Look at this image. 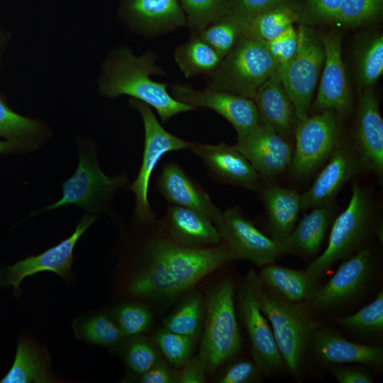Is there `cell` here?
Segmentation results:
<instances>
[{"label":"cell","mask_w":383,"mask_h":383,"mask_svg":"<svg viewBox=\"0 0 383 383\" xmlns=\"http://www.w3.org/2000/svg\"><path fill=\"white\" fill-rule=\"evenodd\" d=\"M292 0H231V11L250 20L256 15L281 6H290Z\"/></svg>","instance_id":"bcb514c9"},{"label":"cell","mask_w":383,"mask_h":383,"mask_svg":"<svg viewBox=\"0 0 383 383\" xmlns=\"http://www.w3.org/2000/svg\"><path fill=\"white\" fill-rule=\"evenodd\" d=\"M188 149L201 160L216 179L251 190L258 189L260 175L233 145L190 142Z\"/></svg>","instance_id":"e0dca14e"},{"label":"cell","mask_w":383,"mask_h":383,"mask_svg":"<svg viewBox=\"0 0 383 383\" xmlns=\"http://www.w3.org/2000/svg\"><path fill=\"white\" fill-rule=\"evenodd\" d=\"M253 290L262 313L269 321L284 365L297 374L303 365L307 346L316 328L304 301L293 302L265 285L250 270L245 277Z\"/></svg>","instance_id":"3957f363"},{"label":"cell","mask_w":383,"mask_h":383,"mask_svg":"<svg viewBox=\"0 0 383 383\" xmlns=\"http://www.w3.org/2000/svg\"><path fill=\"white\" fill-rule=\"evenodd\" d=\"M77 333L87 341L102 346H113L126 337L113 318L99 313L82 321Z\"/></svg>","instance_id":"8d00e7d4"},{"label":"cell","mask_w":383,"mask_h":383,"mask_svg":"<svg viewBox=\"0 0 383 383\" xmlns=\"http://www.w3.org/2000/svg\"><path fill=\"white\" fill-rule=\"evenodd\" d=\"M325 59L314 106L320 111L333 110L346 113L351 106V93L341 56L340 36L326 35L322 40Z\"/></svg>","instance_id":"ac0fdd59"},{"label":"cell","mask_w":383,"mask_h":383,"mask_svg":"<svg viewBox=\"0 0 383 383\" xmlns=\"http://www.w3.org/2000/svg\"><path fill=\"white\" fill-rule=\"evenodd\" d=\"M139 380L142 383H178V370L172 367L165 359H161L143 373Z\"/></svg>","instance_id":"7dc6e473"},{"label":"cell","mask_w":383,"mask_h":383,"mask_svg":"<svg viewBox=\"0 0 383 383\" xmlns=\"http://www.w3.org/2000/svg\"><path fill=\"white\" fill-rule=\"evenodd\" d=\"M196 340L164 327L157 330L153 338V342L165 360L177 370H179L192 356Z\"/></svg>","instance_id":"d590c367"},{"label":"cell","mask_w":383,"mask_h":383,"mask_svg":"<svg viewBox=\"0 0 383 383\" xmlns=\"http://www.w3.org/2000/svg\"><path fill=\"white\" fill-rule=\"evenodd\" d=\"M96 219L94 215L84 214L67 238L39 255H30L7 267L1 274V283L12 286L15 292H18L23 279L38 272L50 271L64 279L70 278L74 248Z\"/></svg>","instance_id":"7c38bea8"},{"label":"cell","mask_w":383,"mask_h":383,"mask_svg":"<svg viewBox=\"0 0 383 383\" xmlns=\"http://www.w3.org/2000/svg\"><path fill=\"white\" fill-rule=\"evenodd\" d=\"M356 139L362 161L375 173L383 171V120L372 89L367 88L359 102Z\"/></svg>","instance_id":"603a6c76"},{"label":"cell","mask_w":383,"mask_h":383,"mask_svg":"<svg viewBox=\"0 0 383 383\" xmlns=\"http://www.w3.org/2000/svg\"><path fill=\"white\" fill-rule=\"evenodd\" d=\"M261 370L253 362L248 360L230 365L218 378L220 383H250L257 380Z\"/></svg>","instance_id":"f6af8a7d"},{"label":"cell","mask_w":383,"mask_h":383,"mask_svg":"<svg viewBox=\"0 0 383 383\" xmlns=\"http://www.w3.org/2000/svg\"><path fill=\"white\" fill-rule=\"evenodd\" d=\"M250 162L260 177L273 178L290 165V145L268 125L260 123L233 145Z\"/></svg>","instance_id":"9a60e30c"},{"label":"cell","mask_w":383,"mask_h":383,"mask_svg":"<svg viewBox=\"0 0 383 383\" xmlns=\"http://www.w3.org/2000/svg\"><path fill=\"white\" fill-rule=\"evenodd\" d=\"M171 89L177 101L196 109L208 108L222 116L234 127L238 137L246 135L259 123L257 109L252 99L209 87L197 90L177 84Z\"/></svg>","instance_id":"4fadbf2b"},{"label":"cell","mask_w":383,"mask_h":383,"mask_svg":"<svg viewBox=\"0 0 383 383\" xmlns=\"http://www.w3.org/2000/svg\"><path fill=\"white\" fill-rule=\"evenodd\" d=\"M234 259L248 260L262 267L283 254L279 243L260 231L238 207L222 211L214 223Z\"/></svg>","instance_id":"8fae6325"},{"label":"cell","mask_w":383,"mask_h":383,"mask_svg":"<svg viewBox=\"0 0 383 383\" xmlns=\"http://www.w3.org/2000/svg\"><path fill=\"white\" fill-rule=\"evenodd\" d=\"M113 320L125 336L140 335L147 331L152 321V314L145 305L126 303L113 312Z\"/></svg>","instance_id":"f35d334b"},{"label":"cell","mask_w":383,"mask_h":383,"mask_svg":"<svg viewBox=\"0 0 383 383\" xmlns=\"http://www.w3.org/2000/svg\"><path fill=\"white\" fill-rule=\"evenodd\" d=\"M156 187L170 204L195 210L213 223L222 212L208 193L176 163L164 165L157 177Z\"/></svg>","instance_id":"ffe728a7"},{"label":"cell","mask_w":383,"mask_h":383,"mask_svg":"<svg viewBox=\"0 0 383 383\" xmlns=\"http://www.w3.org/2000/svg\"><path fill=\"white\" fill-rule=\"evenodd\" d=\"M130 105L140 114L145 132L142 163L135 181L128 189L135 195L134 215L143 225L155 224L156 217L148 201L150 177L160 158L167 152L188 149L190 142L167 131L158 122L151 107L138 99H131Z\"/></svg>","instance_id":"52a82bcc"},{"label":"cell","mask_w":383,"mask_h":383,"mask_svg":"<svg viewBox=\"0 0 383 383\" xmlns=\"http://www.w3.org/2000/svg\"><path fill=\"white\" fill-rule=\"evenodd\" d=\"M151 52L135 56L129 49L121 48L106 62L100 82V91L109 97L129 95L141 101L158 113L162 122L172 116L196 108L175 99L167 90V84L153 81L151 74H163Z\"/></svg>","instance_id":"7a4b0ae2"},{"label":"cell","mask_w":383,"mask_h":383,"mask_svg":"<svg viewBox=\"0 0 383 383\" xmlns=\"http://www.w3.org/2000/svg\"><path fill=\"white\" fill-rule=\"evenodd\" d=\"M206 301L197 291H190L165 320L164 328L196 339L204 327Z\"/></svg>","instance_id":"d6a6232c"},{"label":"cell","mask_w":383,"mask_h":383,"mask_svg":"<svg viewBox=\"0 0 383 383\" xmlns=\"http://www.w3.org/2000/svg\"><path fill=\"white\" fill-rule=\"evenodd\" d=\"M343 0H305L299 18L311 22L335 21Z\"/></svg>","instance_id":"ee69618b"},{"label":"cell","mask_w":383,"mask_h":383,"mask_svg":"<svg viewBox=\"0 0 383 383\" xmlns=\"http://www.w3.org/2000/svg\"><path fill=\"white\" fill-rule=\"evenodd\" d=\"M206 373L199 355L191 356L178 370V383H204L206 380Z\"/></svg>","instance_id":"681fc988"},{"label":"cell","mask_w":383,"mask_h":383,"mask_svg":"<svg viewBox=\"0 0 383 383\" xmlns=\"http://www.w3.org/2000/svg\"><path fill=\"white\" fill-rule=\"evenodd\" d=\"M123 358L131 373L139 377L162 359L155 343L140 335L131 336L126 343Z\"/></svg>","instance_id":"74e56055"},{"label":"cell","mask_w":383,"mask_h":383,"mask_svg":"<svg viewBox=\"0 0 383 383\" xmlns=\"http://www.w3.org/2000/svg\"><path fill=\"white\" fill-rule=\"evenodd\" d=\"M42 132L40 122L16 113L0 98V137L18 143L27 152L38 148Z\"/></svg>","instance_id":"4dcf8cb0"},{"label":"cell","mask_w":383,"mask_h":383,"mask_svg":"<svg viewBox=\"0 0 383 383\" xmlns=\"http://www.w3.org/2000/svg\"><path fill=\"white\" fill-rule=\"evenodd\" d=\"M127 182L125 174L112 177L104 174L97 163L94 151L90 148H82L76 171L62 184V198L38 213L72 204L90 213L104 211L109 206L114 192Z\"/></svg>","instance_id":"ba28073f"},{"label":"cell","mask_w":383,"mask_h":383,"mask_svg":"<svg viewBox=\"0 0 383 383\" xmlns=\"http://www.w3.org/2000/svg\"><path fill=\"white\" fill-rule=\"evenodd\" d=\"M299 18L294 6H286L272 9L254 16L250 21L245 37L270 40Z\"/></svg>","instance_id":"836d02e7"},{"label":"cell","mask_w":383,"mask_h":383,"mask_svg":"<svg viewBox=\"0 0 383 383\" xmlns=\"http://www.w3.org/2000/svg\"><path fill=\"white\" fill-rule=\"evenodd\" d=\"M311 342L316 357L325 364L355 363L377 366L383 362L382 348L349 341L330 329L316 328Z\"/></svg>","instance_id":"cb8c5ba5"},{"label":"cell","mask_w":383,"mask_h":383,"mask_svg":"<svg viewBox=\"0 0 383 383\" xmlns=\"http://www.w3.org/2000/svg\"><path fill=\"white\" fill-rule=\"evenodd\" d=\"M333 377L340 383H372L370 373L359 367L333 365L329 367Z\"/></svg>","instance_id":"c3c4849f"},{"label":"cell","mask_w":383,"mask_h":383,"mask_svg":"<svg viewBox=\"0 0 383 383\" xmlns=\"http://www.w3.org/2000/svg\"><path fill=\"white\" fill-rule=\"evenodd\" d=\"M383 73V38L378 35L367 43L358 63V79L360 84L370 87Z\"/></svg>","instance_id":"b9f144b4"},{"label":"cell","mask_w":383,"mask_h":383,"mask_svg":"<svg viewBox=\"0 0 383 383\" xmlns=\"http://www.w3.org/2000/svg\"><path fill=\"white\" fill-rule=\"evenodd\" d=\"M13 152H24V150L18 143L9 140H0V154H6Z\"/></svg>","instance_id":"f907efd6"},{"label":"cell","mask_w":383,"mask_h":383,"mask_svg":"<svg viewBox=\"0 0 383 383\" xmlns=\"http://www.w3.org/2000/svg\"><path fill=\"white\" fill-rule=\"evenodd\" d=\"M333 110L299 121L295 130L296 148L292 171L299 177L313 173L327 160L338 145L340 121Z\"/></svg>","instance_id":"30bf717a"},{"label":"cell","mask_w":383,"mask_h":383,"mask_svg":"<svg viewBox=\"0 0 383 383\" xmlns=\"http://www.w3.org/2000/svg\"><path fill=\"white\" fill-rule=\"evenodd\" d=\"M250 21L231 11L197 34L223 59L245 37Z\"/></svg>","instance_id":"1f68e13d"},{"label":"cell","mask_w":383,"mask_h":383,"mask_svg":"<svg viewBox=\"0 0 383 383\" xmlns=\"http://www.w3.org/2000/svg\"><path fill=\"white\" fill-rule=\"evenodd\" d=\"M341 326L356 331L376 332L383 328V292L354 314L338 320Z\"/></svg>","instance_id":"ab89813d"},{"label":"cell","mask_w":383,"mask_h":383,"mask_svg":"<svg viewBox=\"0 0 383 383\" xmlns=\"http://www.w3.org/2000/svg\"><path fill=\"white\" fill-rule=\"evenodd\" d=\"M331 218V213L327 206L315 207L280 243L283 254L304 257L315 255L325 238Z\"/></svg>","instance_id":"4316f807"},{"label":"cell","mask_w":383,"mask_h":383,"mask_svg":"<svg viewBox=\"0 0 383 383\" xmlns=\"http://www.w3.org/2000/svg\"><path fill=\"white\" fill-rule=\"evenodd\" d=\"M257 276L265 285L293 302L310 301L318 288L306 271L274 263L265 266Z\"/></svg>","instance_id":"83f0119b"},{"label":"cell","mask_w":383,"mask_h":383,"mask_svg":"<svg viewBox=\"0 0 383 383\" xmlns=\"http://www.w3.org/2000/svg\"><path fill=\"white\" fill-rule=\"evenodd\" d=\"M187 24L199 34L207 26L231 11V0H179Z\"/></svg>","instance_id":"e575fe53"},{"label":"cell","mask_w":383,"mask_h":383,"mask_svg":"<svg viewBox=\"0 0 383 383\" xmlns=\"http://www.w3.org/2000/svg\"><path fill=\"white\" fill-rule=\"evenodd\" d=\"M54 380L46 352L31 341L21 340L13 363L0 383H45Z\"/></svg>","instance_id":"f1b7e54d"},{"label":"cell","mask_w":383,"mask_h":383,"mask_svg":"<svg viewBox=\"0 0 383 383\" xmlns=\"http://www.w3.org/2000/svg\"><path fill=\"white\" fill-rule=\"evenodd\" d=\"M174 60L188 78L211 74L218 67L223 58L196 35L175 50Z\"/></svg>","instance_id":"f546056e"},{"label":"cell","mask_w":383,"mask_h":383,"mask_svg":"<svg viewBox=\"0 0 383 383\" xmlns=\"http://www.w3.org/2000/svg\"><path fill=\"white\" fill-rule=\"evenodd\" d=\"M373 268L370 250L361 249L343 262L322 287H318L310 300V306L326 309L352 299L367 284Z\"/></svg>","instance_id":"2e32d148"},{"label":"cell","mask_w":383,"mask_h":383,"mask_svg":"<svg viewBox=\"0 0 383 383\" xmlns=\"http://www.w3.org/2000/svg\"><path fill=\"white\" fill-rule=\"evenodd\" d=\"M238 295V311L248 333L253 361L265 374L277 373L284 363L271 325L248 282L242 285Z\"/></svg>","instance_id":"5bb4252c"},{"label":"cell","mask_w":383,"mask_h":383,"mask_svg":"<svg viewBox=\"0 0 383 383\" xmlns=\"http://www.w3.org/2000/svg\"><path fill=\"white\" fill-rule=\"evenodd\" d=\"M299 45L292 59L277 68L285 90L299 121L308 117L311 99L323 65L325 52L322 41L308 27L297 30Z\"/></svg>","instance_id":"9c48e42d"},{"label":"cell","mask_w":383,"mask_h":383,"mask_svg":"<svg viewBox=\"0 0 383 383\" xmlns=\"http://www.w3.org/2000/svg\"><path fill=\"white\" fill-rule=\"evenodd\" d=\"M370 218L368 194L355 184L348 206L332 225L326 248L306 269L309 275L317 280L336 262L361 250L369 231Z\"/></svg>","instance_id":"8992f818"},{"label":"cell","mask_w":383,"mask_h":383,"mask_svg":"<svg viewBox=\"0 0 383 383\" xmlns=\"http://www.w3.org/2000/svg\"><path fill=\"white\" fill-rule=\"evenodd\" d=\"M158 224L165 235L184 247L201 248L216 245L222 242L211 220L186 207L170 204Z\"/></svg>","instance_id":"d6986e66"},{"label":"cell","mask_w":383,"mask_h":383,"mask_svg":"<svg viewBox=\"0 0 383 383\" xmlns=\"http://www.w3.org/2000/svg\"><path fill=\"white\" fill-rule=\"evenodd\" d=\"M277 68L264 41L243 37L209 74V87L252 99L257 89Z\"/></svg>","instance_id":"5b68a950"},{"label":"cell","mask_w":383,"mask_h":383,"mask_svg":"<svg viewBox=\"0 0 383 383\" xmlns=\"http://www.w3.org/2000/svg\"><path fill=\"white\" fill-rule=\"evenodd\" d=\"M121 14L135 28L156 35L187 24L179 0H123Z\"/></svg>","instance_id":"7402d4cb"},{"label":"cell","mask_w":383,"mask_h":383,"mask_svg":"<svg viewBox=\"0 0 383 383\" xmlns=\"http://www.w3.org/2000/svg\"><path fill=\"white\" fill-rule=\"evenodd\" d=\"M264 42L276 60L278 68H282L292 59L297 50L298 31L291 26L276 38Z\"/></svg>","instance_id":"7bdbcfd3"},{"label":"cell","mask_w":383,"mask_h":383,"mask_svg":"<svg viewBox=\"0 0 383 383\" xmlns=\"http://www.w3.org/2000/svg\"><path fill=\"white\" fill-rule=\"evenodd\" d=\"M252 100L260 123L268 125L283 137L292 133L296 116L277 70L257 89Z\"/></svg>","instance_id":"d4e9b609"},{"label":"cell","mask_w":383,"mask_h":383,"mask_svg":"<svg viewBox=\"0 0 383 383\" xmlns=\"http://www.w3.org/2000/svg\"><path fill=\"white\" fill-rule=\"evenodd\" d=\"M233 259L224 243L187 248L174 243L161 232L150 237L141 248L140 266L129 281L127 291L142 299L170 300Z\"/></svg>","instance_id":"6da1fadb"},{"label":"cell","mask_w":383,"mask_h":383,"mask_svg":"<svg viewBox=\"0 0 383 383\" xmlns=\"http://www.w3.org/2000/svg\"><path fill=\"white\" fill-rule=\"evenodd\" d=\"M383 0H343L335 21L359 26L377 19L382 13Z\"/></svg>","instance_id":"60d3db41"},{"label":"cell","mask_w":383,"mask_h":383,"mask_svg":"<svg viewBox=\"0 0 383 383\" xmlns=\"http://www.w3.org/2000/svg\"><path fill=\"white\" fill-rule=\"evenodd\" d=\"M205 301L206 316L199 356L206 373H211L235 355L241 348L233 281L229 278L222 279L209 290Z\"/></svg>","instance_id":"277c9868"},{"label":"cell","mask_w":383,"mask_h":383,"mask_svg":"<svg viewBox=\"0 0 383 383\" xmlns=\"http://www.w3.org/2000/svg\"><path fill=\"white\" fill-rule=\"evenodd\" d=\"M311 187L301 195V209L328 206L360 167V160L346 145H338Z\"/></svg>","instance_id":"44dd1931"},{"label":"cell","mask_w":383,"mask_h":383,"mask_svg":"<svg viewBox=\"0 0 383 383\" xmlns=\"http://www.w3.org/2000/svg\"><path fill=\"white\" fill-rule=\"evenodd\" d=\"M269 221L271 238L282 243L295 227L301 209V195L277 185L265 188L261 194Z\"/></svg>","instance_id":"484cf974"}]
</instances>
